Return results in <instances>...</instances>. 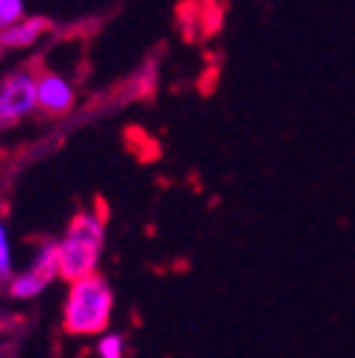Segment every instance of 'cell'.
<instances>
[{
	"mask_svg": "<svg viewBox=\"0 0 355 358\" xmlns=\"http://www.w3.org/2000/svg\"><path fill=\"white\" fill-rule=\"evenodd\" d=\"M57 245V276L71 282H80L85 276H94L100 267L103 245H106V222L100 213L80 210L71 225L66 228V236L55 242Z\"/></svg>",
	"mask_w": 355,
	"mask_h": 358,
	"instance_id": "obj_1",
	"label": "cell"
},
{
	"mask_svg": "<svg viewBox=\"0 0 355 358\" xmlns=\"http://www.w3.org/2000/svg\"><path fill=\"white\" fill-rule=\"evenodd\" d=\"M23 20V0H0V31Z\"/></svg>",
	"mask_w": 355,
	"mask_h": 358,
	"instance_id": "obj_9",
	"label": "cell"
},
{
	"mask_svg": "<svg viewBox=\"0 0 355 358\" xmlns=\"http://www.w3.org/2000/svg\"><path fill=\"white\" fill-rule=\"evenodd\" d=\"M37 106L49 114H66L74 106V88L55 71H43L34 77Z\"/></svg>",
	"mask_w": 355,
	"mask_h": 358,
	"instance_id": "obj_5",
	"label": "cell"
},
{
	"mask_svg": "<svg viewBox=\"0 0 355 358\" xmlns=\"http://www.w3.org/2000/svg\"><path fill=\"white\" fill-rule=\"evenodd\" d=\"M55 279H57V245L55 242H43L26 271L12 276L9 296L17 299V301L37 299Z\"/></svg>",
	"mask_w": 355,
	"mask_h": 358,
	"instance_id": "obj_3",
	"label": "cell"
},
{
	"mask_svg": "<svg viewBox=\"0 0 355 358\" xmlns=\"http://www.w3.org/2000/svg\"><path fill=\"white\" fill-rule=\"evenodd\" d=\"M37 108L34 77L29 71H15L0 83V128L29 117Z\"/></svg>",
	"mask_w": 355,
	"mask_h": 358,
	"instance_id": "obj_4",
	"label": "cell"
},
{
	"mask_svg": "<svg viewBox=\"0 0 355 358\" xmlns=\"http://www.w3.org/2000/svg\"><path fill=\"white\" fill-rule=\"evenodd\" d=\"M97 358H125V336L111 330L97 336Z\"/></svg>",
	"mask_w": 355,
	"mask_h": 358,
	"instance_id": "obj_7",
	"label": "cell"
},
{
	"mask_svg": "<svg viewBox=\"0 0 355 358\" xmlns=\"http://www.w3.org/2000/svg\"><path fill=\"white\" fill-rule=\"evenodd\" d=\"M49 29V23L43 17H23L15 26L0 31V46L3 49H26L31 43H37V37Z\"/></svg>",
	"mask_w": 355,
	"mask_h": 358,
	"instance_id": "obj_6",
	"label": "cell"
},
{
	"mask_svg": "<svg viewBox=\"0 0 355 358\" xmlns=\"http://www.w3.org/2000/svg\"><path fill=\"white\" fill-rule=\"evenodd\" d=\"M114 316V290L94 273L68 285L63 304V330L71 336H103Z\"/></svg>",
	"mask_w": 355,
	"mask_h": 358,
	"instance_id": "obj_2",
	"label": "cell"
},
{
	"mask_svg": "<svg viewBox=\"0 0 355 358\" xmlns=\"http://www.w3.org/2000/svg\"><path fill=\"white\" fill-rule=\"evenodd\" d=\"M15 276V264H12V245H9V234L6 225L0 222V282L9 285Z\"/></svg>",
	"mask_w": 355,
	"mask_h": 358,
	"instance_id": "obj_8",
	"label": "cell"
}]
</instances>
